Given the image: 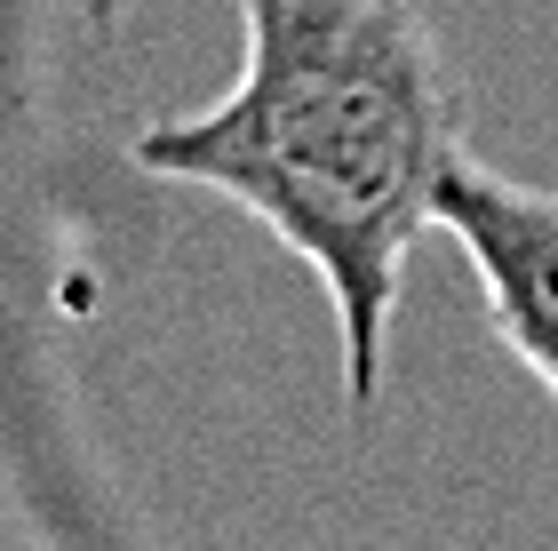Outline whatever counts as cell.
Instances as JSON below:
<instances>
[{
  "mask_svg": "<svg viewBox=\"0 0 558 551\" xmlns=\"http://www.w3.org/2000/svg\"><path fill=\"white\" fill-rule=\"evenodd\" d=\"M81 9H88V24H112V16H120V0H81Z\"/></svg>",
  "mask_w": 558,
  "mask_h": 551,
  "instance_id": "3957f363",
  "label": "cell"
},
{
  "mask_svg": "<svg viewBox=\"0 0 558 551\" xmlns=\"http://www.w3.org/2000/svg\"><path fill=\"white\" fill-rule=\"evenodd\" d=\"M247 64L208 112L136 136V168L247 208L336 304L343 392L375 408L408 248L463 160L447 64L408 0H240Z\"/></svg>",
  "mask_w": 558,
  "mask_h": 551,
  "instance_id": "6da1fadb",
  "label": "cell"
},
{
  "mask_svg": "<svg viewBox=\"0 0 558 551\" xmlns=\"http://www.w3.org/2000/svg\"><path fill=\"white\" fill-rule=\"evenodd\" d=\"M439 232L471 256L502 352L558 399V192L454 160L439 184Z\"/></svg>",
  "mask_w": 558,
  "mask_h": 551,
  "instance_id": "7a4b0ae2",
  "label": "cell"
}]
</instances>
